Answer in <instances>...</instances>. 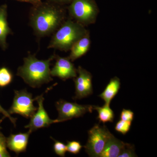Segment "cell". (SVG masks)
Returning a JSON list of instances; mask_svg holds the SVG:
<instances>
[{
	"label": "cell",
	"instance_id": "cell-8",
	"mask_svg": "<svg viewBox=\"0 0 157 157\" xmlns=\"http://www.w3.org/2000/svg\"><path fill=\"white\" fill-rule=\"evenodd\" d=\"M43 94L36 98L38 104V107L36 112L30 117V121L28 124L25 126L31 132L36 131L42 128H47L51 124L60 122L58 119L52 120L50 118L43 105Z\"/></svg>",
	"mask_w": 157,
	"mask_h": 157
},
{
	"label": "cell",
	"instance_id": "cell-1",
	"mask_svg": "<svg viewBox=\"0 0 157 157\" xmlns=\"http://www.w3.org/2000/svg\"><path fill=\"white\" fill-rule=\"evenodd\" d=\"M65 15L66 11L61 6L48 2H40L34 5L31 9L30 24L37 36H48L61 25Z\"/></svg>",
	"mask_w": 157,
	"mask_h": 157
},
{
	"label": "cell",
	"instance_id": "cell-10",
	"mask_svg": "<svg viewBox=\"0 0 157 157\" xmlns=\"http://www.w3.org/2000/svg\"><path fill=\"white\" fill-rule=\"evenodd\" d=\"M55 59V64L50 71L51 76L59 77L63 81L76 78L77 75V69L69 58L56 55Z\"/></svg>",
	"mask_w": 157,
	"mask_h": 157
},
{
	"label": "cell",
	"instance_id": "cell-7",
	"mask_svg": "<svg viewBox=\"0 0 157 157\" xmlns=\"http://www.w3.org/2000/svg\"><path fill=\"white\" fill-rule=\"evenodd\" d=\"M56 106L59 113L57 119L60 122L80 117L86 113H92L94 110L93 105H80L63 100L57 101Z\"/></svg>",
	"mask_w": 157,
	"mask_h": 157
},
{
	"label": "cell",
	"instance_id": "cell-25",
	"mask_svg": "<svg viewBox=\"0 0 157 157\" xmlns=\"http://www.w3.org/2000/svg\"><path fill=\"white\" fill-rule=\"evenodd\" d=\"M72 1L73 0H47L48 2L53 3L59 6L70 4Z\"/></svg>",
	"mask_w": 157,
	"mask_h": 157
},
{
	"label": "cell",
	"instance_id": "cell-15",
	"mask_svg": "<svg viewBox=\"0 0 157 157\" xmlns=\"http://www.w3.org/2000/svg\"><path fill=\"white\" fill-rule=\"evenodd\" d=\"M120 87V80L115 76L110 79L104 91L99 96L104 100L105 104L110 105L111 101L117 94Z\"/></svg>",
	"mask_w": 157,
	"mask_h": 157
},
{
	"label": "cell",
	"instance_id": "cell-26",
	"mask_svg": "<svg viewBox=\"0 0 157 157\" xmlns=\"http://www.w3.org/2000/svg\"><path fill=\"white\" fill-rule=\"evenodd\" d=\"M22 2L30 3L33 5H36L41 2V0H22Z\"/></svg>",
	"mask_w": 157,
	"mask_h": 157
},
{
	"label": "cell",
	"instance_id": "cell-3",
	"mask_svg": "<svg viewBox=\"0 0 157 157\" xmlns=\"http://www.w3.org/2000/svg\"><path fill=\"white\" fill-rule=\"evenodd\" d=\"M89 33L84 26L69 19L61 25L52 38L48 48L67 52L79 39Z\"/></svg>",
	"mask_w": 157,
	"mask_h": 157
},
{
	"label": "cell",
	"instance_id": "cell-6",
	"mask_svg": "<svg viewBox=\"0 0 157 157\" xmlns=\"http://www.w3.org/2000/svg\"><path fill=\"white\" fill-rule=\"evenodd\" d=\"M36 98L33 99V95L26 90H14L13 103L9 112V114H17L29 118L36 112L37 107L34 105Z\"/></svg>",
	"mask_w": 157,
	"mask_h": 157
},
{
	"label": "cell",
	"instance_id": "cell-5",
	"mask_svg": "<svg viewBox=\"0 0 157 157\" xmlns=\"http://www.w3.org/2000/svg\"><path fill=\"white\" fill-rule=\"evenodd\" d=\"M113 135L105 126L96 124L88 131V139L84 146L90 157H100L105 145Z\"/></svg>",
	"mask_w": 157,
	"mask_h": 157
},
{
	"label": "cell",
	"instance_id": "cell-17",
	"mask_svg": "<svg viewBox=\"0 0 157 157\" xmlns=\"http://www.w3.org/2000/svg\"><path fill=\"white\" fill-rule=\"evenodd\" d=\"M13 76L8 68H0V87H4L9 85L12 82Z\"/></svg>",
	"mask_w": 157,
	"mask_h": 157
},
{
	"label": "cell",
	"instance_id": "cell-11",
	"mask_svg": "<svg viewBox=\"0 0 157 157\" xmlns=\"http://www.w3.org/2000/svg\"><path fill=\"white\" fill-rule=\"evenodd\" d=\"M31 133L32 132L29 131L26 133L11 134L6 138L7 147L17 154L25 151Z\"/></svg>",
	"mask_w": 157,
	"mask_h": 157
},
{
	"label": "cell",
	"instance_id": "cell-9",
	"mask_svg": "<svg viewBox=\"0 0 157 157\" xmlns=\"http://www.w3.org/2000/svg\"><path fill=\"white\" fill-rule=\"evenodd\" d=\"M78 76L73 78L75 86L74 100H80L92 94V75L91 73L80 66L77 69Z\"/></svg>",
	"mask_w": 157,
	"mask_h": 157
},
{
	"label": "cell",
	"instance_id": "cell-20",
	"mask_svg": "<svg viewBox=\"0 0 157 157\" xmlns=\"http://www.w3.org/2000/svg\"><path fill=\"white\" fill-rule=\"evenodd\" d=\"M54 140L53 148L55 152L56 155L60 157H64L65 154L67 151V146L60 141L56 140L53 139Z\"/></svg>",
	"mask_w": 157,
	"mask_h": 157
},
{
	"label": "cell",
	"instance_id": "cell-27",
	"mask_svg": "<svg viewBox=\"0 0 157 157\" xmlns=\"http://www.w3.org/2000/svg\"><path fill=\"white\" fill-rule=\"evenodd\" d=\"M17 1H21V2H22V0H17Z\"/></svg>",
	"mask_w": 157,
	"mask_h": 157
},
{
	"label": "cell",
	"instance_id": "cell-2",
	"mask_svg": "<svg viewBox=\"0 0 157 157\" xmlns=\"http://www.w3.org/2000/svg\"><path fill=\"white\" fill-rule=\"evenodd\" d=\"M55 54L47 60H39L29 54L24 59V64L17 70V75L33 88L40 87L42 85L53 80L50 74V63L55 59Z\"/></svg>",
	"mask_w": 157,
	"mask_h": 157
},
{
	"label": "cell",
	"instance_id": "cell-16",
	"mask_svg": "<svg viewBox=\"0 0 157 157\" xmlns=\"http://www.w3.org/2000/svg\"><path fill=\"white\" fill-rule=\"evenodd\" d=\"M94 109L98 111V119L101 122L105 124L113 122L114 113L109 107V104H105L102 107L94 106Z\"/></svg>",
	"mask_w": 157,
	"mask_h": 157
},
{
	"label": "cell",
	"instance_id": "cell-23",
	"mask_svg": "<svg viewBox=\"0 0 157 157\" xmlns=\"http://www.w3.org/2000/svg\"><path fill=\"white\" fill-rule=\"evenodd\" d=\"M134 113L131 109H123L120 114V119L126 121L132 122L134 119Z\"/></svg>",
	"mask_w": 157,
	"mask_h": 157
},
{
	"label": "cell",
	"instance_id": "cell-13",
	"mask_svg": "<svg viewBox=\"0 0 157 157\" xmlns=\"http://www.w3.org/2000/svg\"><path fill=\"white\" fill-rule=\"evenodd\" d=\"M126 143L116 138L113 135L107 141L100 157H118Z\"/></svg>",
	"mask_w": 157,
	"mask_h": 157
},
{
	"label": "cell",
	"instance_id": "cell-22",
	"mask_svg": "<svg viewBox=\"0 0 157 157\" xmlns=\"http://www.w3.org/2000/svg\"><path fill=\"white\" fill-rule=\"evenodd\" d=\"M7 147L6 138L0 132V157H10Z\"/></svg>",
	"mask_w": 157,
	"mask_h": 157
},
{
	"label": "cell",
	"instance_id": "cell-21",
	"mask_svg": "<svg viewBox=\"0 0 157 157\" xmlns=\"http://www.w3.org/2000/svg\"><path fill=\"white\" fill-rule=\"evenodd\" d=\"M137 157L135 154L134 145L126 143L123 150L121 152L118 157Z\"/></svg>",
	"mask_w": 157,
	"mask_h": 157
},
{
	"label": "cell",
	"instance_id": "cell-14",
	"mask_svg": "<svg viewBox=\"0 0 157 157\" xmlns=\"http://www.w3.org/2000/svg\"><path fill=\"white\" fill-rule=\"evenodd\" d=\"M7 6L3 5L0 6V46L3 50H6L7 45L6 38L11 33L7 20Z\"/></svg>",
	"mask_w": 157,
	"mask_h": 157
},
{
	"label": "cell",
	"instance_id": "cell-4",
	"mask_svg": "<svg viewBox=\"0 0 157 157\" xmlns=\"http://www.w3.org/2000/svg\"><path fill=\"white\" fill-rule=\"evenodd\" d=\"M68 10L71 17L84 26L94 23L99 12L94 0H73Z\"/></svg>",
	"mask_w": 157,
	"mask_h": 157
},
{
	"label": "cell",
	"instance_id": "cell-12",
	"mask_svg": "<svg viewBox=\"0 0 157 157\" xmlns=\"http://www.w3.org/2000/svg\"><path fill=\"white\" fill-rule=\"evenodd\" d=\"M91 41L89 33L82 37L75 42L70 50L71 52L68 57L72 62L83 56L88 51L90 46Z\"/></svg>",
	"mask_w": 157,
	"mask_h": 157
},
{
	"label": "cell",
	"instance_id": "cell-24",
	"mask_svg": "<svg viewBox=\"0 0 157 157\" xmlns=\"http://www.w3.org/2000/svg\"><path fill=\"white\" fill-rule=\"evenodd\" d=\"M0 113H2L6 117L9 118V119L10 120V121L14 126L16 125V119L12 117L11 116V114H9V112L6 111V109H4L1 105H0Z\"/></svg>",
	"mask_w": 157,
	"mask_h": 157
},
{
	"label": "cell",
	"instance_id": "cell-19",
	"mask_svg": "<svg viewBox=\"0 0 157 157\" xmlns=\"http://www.w3.org/2000/svg\"><path fill=\"white\" fill-rule=\"evenodd\" d=\"M66 146L67 151L75 155L79 153L81 149L83 147L80 142L76 140L67 141Z\"/></svg>",
	"mask_w": 157,
	"mask_h": 157
},
{
	"label": "cell",
	"instance_id": "cell-18",
	"mask_svg": "<svg viewBox=\"0 0 157 157\" xmlns=\"http://www.w3.org/2000/svg\"><path fill=\"white\" fill-rule=\"evenodd\" d=\"M132 123V122L120 120L116 124L115 130L123 135H125L130 131Z\"/></svg>",
	"mask_w": 157,
	"mask_h": 157
}]
</instances>
